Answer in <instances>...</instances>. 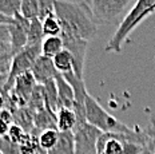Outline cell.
<instances>
[{
  "label": "cell",
  "instance_id": "obj_3",
  "mask_svg": "<svg viewBox=\"0 0 155 154\" xmlns=\"http://www.w3.org/2000/svg\"><path fill=\"white\" fill-rule=\"evenodd\" d=\"M86 118L88 123L98 127L102 133L131 134L135 131V127H128L122 121L116 119L114 115L107 113L90 94L86 97Z\"/></svg>",
  "mask_w": 155,
  "mask_h": 154
},
{
  "label": "cell",
  "instance_id": "obj_26",
  "mask_svg": "<svg viewBox=\"0 0 155 154\" xmlns=\"http://www.w3.org/2000/svg\"><path fill=\"white\" fill-rule=\"evenodd\" d=\"M27 134L28 133H25L23 127H20L19 125H16V123H12L11 127H9V131H8L7 137L12 141V142L18 143V145H21V142L24 141V138H25Z\"/></svg>",
  "mask_w": 155,
  "mask_h": 154
},
{
  "label": "cell",
  "instance_id": "obj_30",
  "mask_svg": "<svg viewBox=\"0 0 155 154\" xmlns=\"http://www.w3.org/2000/svg\"><path fill=\"white\" fill-rule=\"evenodd\" d=\"M14 22V18H7L0 14V24H11Z\"/></svg>",
  "mask_w": 155,
  "mask_h": 154
},
{
  "label": "cell",
  "instance_id": "obj_13",
  "mask_svg": "<svg viewBox=\"0 0 155 154\" xmlns=\"http://www.w3.org/2000/svg\"><path fill=\"white\" fill-rule=\"evenodd\" d=\"M12 114H14V123L19 125L20 127H23L25 133H32V131H34V129H35V125H34L35 113L30 107L15 109V110L12 111Z\"/></svg>",
  "mask_w": 155,
  "mask_h": 154
},
{
  "label": "cell",
  "instance_id": "obj_7",
  "mask_svg": "<svg viewBox=\"0 0 155 154\" xmlns=\"http://www.w3.org/2000/svg\"><path fill=\"white\" fill-rule=\"evenodd\" d=\"M31 20L24 18L21 14L14 16V22L8 24L9 32V44H11V54L15 56L20 51H23L28 44V32H30Z\"/></svg>",
  "mask_w": 155,
  "mask_h": 154
},
{
  "label": "cell",
  "instance_id": "obj_25",
  "mask_svg": "<svg viewBox=\"0 0 155 154\" xmlns=\"http://www.w3.org/2000/svg\"><path fill=\"white\" fill-rule=\"evenodd\" d=\"M0 152L3 154H21V149L20 145L12 142L5 136V137H0Z\"/></svg>",
  "mask_w": 155,
  "mask_h": 154
},
{
  "label": "cell",
  "instance_id": "obj_5",
  "mask_svg": "<svg viewBox=\"0 0 155 154\" xmlns=\"http://www.w3.org/2000/svg\"><path fill=\"white\" fill-rule=\"evenodd\" d=\"M40 55H41V46H27L23 51H20L15 56H12L8 79L4 85V89H3L4 94H8L11 91L15 85V81L19 76L31 71L34 63L36 62V59Z\"/></svg>",
  "mask_w": 155,
  "mask_h": 154
},
{
  "label": "cell",
  "instance_id": "obj_6",
  "mask_svg": "<svg viewBox=\"0 0 155 154\" xmlns=\"http://www.w3.org/2000/svg\"><path fill=\"white\" fill-rule=\"evenodd\" d=\"M74 142H75V154H98L96 146L102 136L98 127L86 122L76 125L74 129Z\"/></svg>",
  "mask_w": 155,
  "mask_h": 154
},
{
  "label": "cell",
  "instance_id": "obj_1",
  "mask_svg": "<svg viewBox=\"0 0 155 154\" xmlns=\"http://www.w3.org/2000/svg\"><path fill=\"white\" fill-rule=\"evenodd\" d=\"M55 15L62 24V34L88 42L98 32V25L83 3L56 0Z\"/></svg>",
  "mask_w": 155,
  "mask_h": 154
},
{
  "label": "cell",
  "instance_id": "obj_12",
  "mask_svg": "<svg viewBox=\"0 0 155 154\" xmlns=\"http://www.w3.org/2000/svg\"><path fill=\"white\" fill-rule=\"evenodd\" d=\"M56 122H58V130L60 133H67V131H74L78 118L72 109L62 107L56 113Z\"/></svg>",
  "mask_w": 155,
  "mask_h": 154
},
{
  "label": "cell",
  "instance_id": "obj_22",
  "mask_svg": "<svg viewBox=\"0 0 155 154\" xmlns=\"http://www.w3.org/2000/svg\"><path fill=\"white\" fill-rule=\"evenodd\" d=\"M23 0H0V14L7 18H14L21 11Z\"/></svg>",
  "mask_w": 155,
  "mask_h": 154
},
{
  "label": "cell",
  "instance_id": "obj_14",
  "mask_svg": "<svg viewBox=\"0 0 155 154\" xmlns=\"http://www.w3.org/2000/svg\"><path fill=\"white\" fill-rule=\"evenodd\" d=\"M47 154H75V142H74L72 131L60 133L56 146L52 150L47 152Z\"/></svg>",
  "mask_w": 155,
  "mask_h": 154
},
{
  "label": "cell",
  "instance_id": "obj_17",
  "mask_svg": "<svg viewBox=\"0 0 155 154\" xmlns=\"http://www.w3.org/2000/svg\"><path fill=\"white\" fill-rule=\"evenodd\" d=\"M63 50H64V44H63V39L60 36L44 38L43 44H41V55L54 59Z\"/></svg>",
  "mask_w": 155,
  "mask_h": 154
},
{
  "label": "cell",
  "instance_id": "obj_20",
  "mask_svg": "<svg viewBox=\"0 0 155 154\" xmlns=\"http://www.w3.org/2000/svg\"><path fill=\"white\" fill-rule=\"evenodd\" d=\"M41 25H43V34L44 38L50 36H60L62 35V24H60L59 19L56 15H50L44 20H41Z\"/></svg>",
  "mask_w": 155,
  "mask_h": 154
},
{
  "label": "cell",
  "instance_id": "obj_21",
  "mask_svg": "<svg viewBox=\"0 0 155 154\" xmlns=\"http://www.w3.org/2000/svg\"><path fill=\"white\" fill-rule=\"evenodd\" d=\"M59 130H46L41 131L39 134V145L43 150L46 152H50L52 150L55 146H56L58 141H59Z\"/></svg>",
  "mask_w": 155,
  "mask_h": 154
},
{
  "label": "cell",
  "instance_id": "obj_16",
  "mask_svg": "<svg viewBox=\"0 0 155 154\" xmlns=\"http://www.w3.org/2000/svg\"><path fill=\"white\" fill-rule=\"evenodd\" d=\"M39 134L40 131L34 129L32 133H28L25 136L24 141L20 145L21 154H47L46 150H43L39 145Z\"/></svg>",
  "mask_w": 155,
  "mask_h": 154
},
{
  "label": "cell",
  "instance_id": "obj_29",
  "mask_svg": "<svg viewBox=\"0 0 155 154\" xmlns=\"http://www.w3.org/2000/svg\"><path fill=\"white\" fill-rule=\"evenodd\" d=\"M8 105V98H7V94H4L3 91H0V111L3 109H5Z\"/></svg>",
  "mask_w": 155,
  "mask_h": 154
},
{
  "label": "cell",
  "instance_id": "obj_11",
  "mask_svg": "<svg viewBox=\"0 0 155 154\" xmlns=\"http://www.w3.org/2000/svg\"><path fill=\"white\" fill-rule=\"evenodd\" d=\"M34 125L35 129L39 130L40 133L46 130H58L56 114L47 107L40 111H36L34 117Z\"/></svg>",
  "mask_w": 155,
  "mask_h": 154
},
{
  "label": "cell",
  "instance_id": "obj_10",
  "mask_svg": "<svg viewBox=\"0 0 155 154\" xmlns=\"http://www.w3.org/2000/svg\"><path fill=\"white\" fill-rule=\"evenodd\" d=\"M58 86V97H59V106L60 109H72L74 110V103H75V92H74L72 86L64 79L62 74H58L55 78Z\"/></svg>",
  "mask_w": 155,
  "mask_h": 154
},
{
  "label": "cell",
  "instance_id": "obj_24",
  "mask_svg": "<svg viewBox=\"0 0 155 154\" xmlns=\"http://www.w3.org/2000/svg\"><path fill=\"white\" fill-rule=\"evenodd\" d=\"M55 4L56 0H39V14L38 19L44 20L47 16L55 14Z\"/></svg>",
  "mask_w": 155,
  "mask_h": 154
},
{
  "label": "cell",
  "instance_id": "obj_2",
  "mask_svg": "<svg viewBox=\"0 0 155 154\" xmlns=\"http://www.w3.org/2000/svg\"><path fill=\"white\" fill-rule=\"evenodd\" d=\"M154 12L155 0H137L134 5L123 16L120 23L118 24L114 35L110 38L108 43L106 44L104 50L107 52H120L122 47L127 42L132 31L137 30L142 22L148 16H151Z\"/></svg>",
  "mask_w": 155,
  "mask_h": 154
},
{
  "label": "cell",
  "instance_id": "obj_9",
  "mask_svg": "<svg viewBox=\"0 0 155 154\" xmlns=\"http://www.w3.org/2000/svg\"><path fill=\"white\" fill-rule=\"evenodd\" d=\"M31 72L34 75L35 81L38 82V85H44L48 81H52L59 74L54 66V60L44 55H40L36 59V62L32 66Z\"/></svg>",
  "mask_w": 155,
  "mask_h": 154
},
{
  "label": "cell",
  "instance_id": "obj_18",
  "mask_svg": "<svg viewBox=\"0 0 155 154\" xmlns=\"http://www.w3.org/2000/svg\"><path fill=\"white\" fill-rule=\"evenodd\" d=\"M54 66L59 74H67L74 71V59L67 50H63L54 58Z\"/></svg>",
  "mask_w": 155,
  "mask_h": 154
},
{
  "label": "cell",
  "instance_id": "obj_32",
  "mask_svg": "<svg viewBox=\"0 0 155 154\" xmlns=\"http://www.w3.org/2000/svg\"><path fill=\"white\" fill-rule=\"evenodd\" d=\"M153 115H154V117H155V114H153Z\"/></svg>",
  "mask_w": 155,
  "mask_h": 154
},
{
  "label": "cell",
  "instance_id": "obj_28",
  "mask_svg": "<svg viewBox=\"0 0 155 154\" xmlns=\"http://www.w3.org/2000/svg\"><path fill=\"white\" fill-rule=\"evenodd\" d=\"M11 125L12 123H9V122L7 121H4V119H2L0 118V137H5L8 134V131H9V127H11Z\"/></svg>",
  "mask_w": 155,
  "mask_h": 154
},
{
  "label": "cell",
  "instance_id": "obj_31",
  "mask_svg": "<svg viewBox=\"0 0 155 154\" xmlns=\"http://www.w3.org/2000/svg\"><path fill=\"white\" fill-rule=\"evenodd\" d=\"M0 154H3V153H2V152H0Z\"/></svg>",
  "mask_w": 155,
  "mask_h": 154
},
{
  "label": "cell",
  "instance_id": "obj_23",
  "mask_svg": "<svg viewBox=\"0 0 155 154\" xmlns=\"http://www.w3.org/2000/svg\"><path fill=\"white\" fill-rule=\"evenodd\" d=\"M20 14L27 19H35L39 14V0H23Z\"/></svg>",
  "mask_w": 155,
  "mask_h": 154
},
{
  "label": "cell",
  "instance_id": "obj_15",
  "mask_svg": "<svg viewBox=\"0 0 155 154\" xmlns=\"http://www.w3.org/2000/svg\"><path fill=\"white\" fill-rule=\"evenodd\" d=\"M43 86V91H44V99H46V107L50 109L51 111H54L55 114L59 111L60 106H59V97H58V86L55 79L52 81L46 82Z\"/></svg>",
  "mask_w": 155,
  "mask_h": 154
},
{
  "label": "cell",
  "instance_id": "obj_4",
  "mask_svg": "<svg viewBox=\"0 0 155 154\" xmlns=\"http://www.w3.org/2000/svg\"><path fill=\"white\" fill-rule=\"evenodd\" d=\"M137 0H83L96 25L116 23ZM128 12V11H127Z\"/></svg>",
  "mask_w": 155,
  "mask_h": 154
},
{
  "label": "cell",
  "instance_id": "obj_27",
  "mask_svg": "<svg viewBox=\"0 0 155 154\" xmlns=\"http://www.w3.org/2000/svg\"><path fill=\"white\" fill-rule=\"evenodd\" d=\"M144 133H146V136L150 138V139H153L155 142V117L153 114L148 118V123H147L146 129H144Z\"/></svg>",
  "mask_w": 155,
  "mask_h": 154
},
{
  "label": "cell",
  "instance_id": "obj_19",
  "mask_svg": "<svg viewBox=\"0 0 155 154\" xmlns=\"http://www.w3.org/2000/svg\"><path fill=\"white\" fill-rule=\"evenodd\" d=\"M43 25L41 20L38 18L31 19V25H30V32H28V44L27 46H41L43 44Z\"/></svg>",
  "mask_w": 155,
  "mask_h": 154
},
{
  "label": "cell",
  "instance_id": "obj_8",
  "mask_svg": "<svg viewBox=\"0 0 155 154\" xmlns=\"http://www.w3.org/2000/svg\"><path fill=\"white\" fill-rule=\"evenodd\" d=\"M60 38L63 39L64 50H67L71 54L74 59V72L76 74L79 78H83V72H84V62H86V54H87V46L88 42L80 38L71 36V35L62 34Z\"/></svg>",
  "mask_w": 155,
  "mask_h": 154
}]
</instances>
